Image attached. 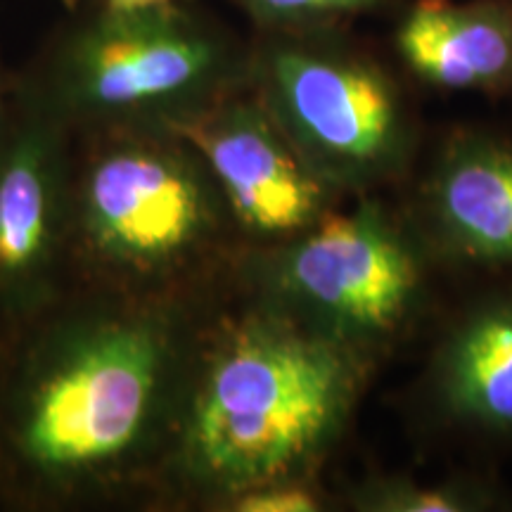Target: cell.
<instances>
[{
  "label": "cell",
  "mask_w": 512,
  "mask_h": 512,
  "mask_svg": "<svg viewBox=\"0 0 512 512\" xmlns=\"http://www.w3.org/2000/svg\"><path fill=\"white\" fill-rule=\"evenodd\" d=\"M112 10L119 12H133V10H147V8H159L166 0H107Z\"/></svg>",
  "instance_id": "cell-15"
},
{
  "label": "cell",
  "mask_w": 512,
  "mask_h": 512,
  "mask_svg": "<svg viewBox=\"0 0 512 512\" xmlns=\"http://www.w3.org/2000/svg\"><path fill=\"white\" fill-rule=\"evenodd\" d=\"M221 67L211 38L164 5L102 19L76 43L64 76L69 110L93 119L188 114Z\"/></svg>",
  "instance_id": "cell-5"
},
{
  "label": "cell",
  "mask_w": 512,
  "mask_h": 512,
  "mask_svg": "<svg viewBox=\"0 0 512 512\" xmlns=\"http://www.w3.org/2000/svg\"><path fill=\"white\" fill-rule=\"evenodd\" d=\"M283 316L337 344L394 328L418 271L399 235L370 211L320 216L268 268Z\"/></svg>",
  "instance_id": "cell-4"
},
{
  "label": "cell",
  "mask_w": 512,
  "mask_h": 512,
  "mask_svg": "<svg viewBox=\"0 0 512 512\" xmlns=\"http://www.w3.org/2000/svg\"><path fill=\"white\" fill-rule=\"evenodd\" d=\"M266 110L325 181L380 169L399 143L389 83L366 64L304 48L273 53Z\"/></svg>",
  "instance_id": "cell-6"
},
{
  "label": "cell",
  "mask_w": 512,
  "mask_h": 512,
  "mask_svg": "<svg viewBox=\"0 0 512 512\" xmlns=\"http://www.w3.org/2000/svg\"><path fill=\"white\" fill-rule=\"evenodd\" d=\"M396 46L415 74L453 91L512 86V8L418 0Z\"/></svg>",
  "instance_id": "cell-9"
},
{
  "label": "cell",
  "mask_w": 512,
  "mask_h": 512,
  "mask_svg": "<svg viewBox=\"0 0 512 512\" xmlns=\"http://www.w3.org/2000/svg\"><path fill=\"white\" fill-rule=\"evenodd\" d=\"M434 207L441 228L463 252L512 261V147L458 145L437 176Z\"/></svg>",
  "instance_id": "cell-10"
},
{
  "label": "cell",
  "mask_w": 512,
  "mask_h": 512,
  "mask_svg": "<svg viewBox=\"0 0 512 512\" xmlns=\"http://www.w3.org/2000/svg\"><path fill=\"white\" fill-rule=\"evenodd\" d=\"M370 503L375 510L392 512H453L470 508L465 505V498L446 489H413V486L389 489L384 494H377Z\"/></svg>",
  "instance_id": "cell-13"
},
{
  "label": "cell",
  "mask_w": 512,
  "mask_h": 512,
  "mask_svg": "<svg viewBox=\"0 0 512 512\" xmlns=\"http://www.w3.org/2000/svg\"><path fill=\"white\" fill-rule=\"evenodd\" d=\"M230 510L238 512H313L318 510L316 496L304 486L290 482H273L230 496Z\"/></svg>",
  "instance_id": "cell-12"
},
{
  "label": "cell",
  "mask_w": 512,
  "mask_h": 512,
  "mask_svg": "<svg viewBox=\"0 0 512 512\" xmlns=\"http://www.w3.org/2000/svg\"><path fill=\"white\" fill-rule=\"evenodd\" d=\"M446 396L458 413L512 427V304L472 318L446 361Z\"/></svg>",
  "instance_id": "cell-11"
},
{
  "label": "cell",
  "mask_w": 512,
  "mask_h": 512,
  "mask_svg": "<svg viewBox=\"0 0 512 512\" xmlns=\"http://www.w3.org/2000/svg\"><path fill=\"white\" fill-rule=\"evenodd\" d=\"M351 394L344 344L283 313L249 318L195 384L178 448L185 475L226 496L297 479L342 427Z\"/></svg>",
  "instance_id": "cell-1"
},
{
  "label": "cell",
  "mask_w": 512,
  "mask_h": 512,
  "mask_svg": "<svg viewBox=\"0 0 512 512\" xmlns=\"http://www.w3.org/2000/svg\"><path fill=\"white\" fill-rule=\"evenodd\" d=\"M67 159L41 121L0 131V299L27 304L46 290L67 238Z\"/></svg>",
  "instance_id": "cell-8"
},
{
  "label": "cell",
  "mask_w": 512,
  "mask_h": 512,
  "mask_svg": "<svg viewBox=\"0 0 512 512\" xmlns=\"http://www.w3.org/2000/svg\"><path fill=\"white\" fill-rule=\"evenodd\" d=\"M200 157L169 138H117L83 171L72 219L83 247L121 275L152 278L181 266L209 238L214 188Z\"/></svg>",
  "instance_id": "cell-3"
},
{
  "label": "cell",
  "mask_w": 512,
  "mask_h": 512,
  "mask_svg": "<svg viewBox=\"0 0 512 512\" xmlns=\"http://www.w3.org/2000/svg\"><path fill=\"white\" fill-rule=\"evenodd\" d=\"M207 166L240 223L259 235L294 238L323 216L328 190L271 112L238 105L192 110L166 121Z\"/></svg>",
  "instance_id": "cell-7"
},
{
  "label": "cell",
  "mask_w": 512,
  "mask_h": 512,
  "mask_svg": "<svg viewBox=\"0 0 512 512\" xmlns=\"http://www.w3.org/2000/svg\"><path fill=\"white\" fill-rule=\"evenodd\" d=\"M169 325L152 313L62 332L38 354L12 403L19 465L55 484L112 475L150 444L174 377Z\"/></svg>",
  "instance_id": "cell-2"
},
{
  "label": "cell",
  "mask_w": 512,
  "mask_h": 512,
  "mask_svg": "<svg viewBox=\"0 0 512 512\" xmlns=\"http://www.w3.org/2000/svg\"><path fill=\"white\" fill-rule=\"evenodd\" d=\"M247 3L271 17H320L361 12L377 0H247Z\"/></svg>",
  "instance_id": "cell-14"
}]
</instances>
